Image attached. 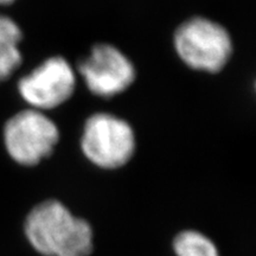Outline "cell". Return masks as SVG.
Returning <instances> with one entry per match:
<instances>
[{
  "label": "cell",
  "instance_id": "obj_9",
  "mask_svg": "<svg viewBox=\"0 0 256 256\" xmlns=\"http://www.w3.org/2000/svg\"><path fill=\"white\" fill-rule=\"evenodd\" d=\"M14 0H0V5H8V4H12Z\"/></svg>",
  "mask_w": 256,
  "mask_h": 256
},
{
  "label": "cell",
  "instance_id": "obj_1",
  "mask_svg": "<svg viewBox=\"0 0 256 256\" xmlns=\"http://www.w3.org/2000/svg\"><path fill=\"white\" fill-rule=\"evenodd\" d=\"M28 243L43 256H88L94 248V232L56 200L42 202L25 220Z\"/></svg>",
  "mask_w": 256,
  "mask_h": 256
},
{
  "label": "cell",
  "instance_id": "obj_2",
  "mask_svg": "<svg viewBox=\"0 0 256 256\" xmlns=\"http://www.w3.org/2000/svg\"><path fill=\"white\" fill-rule=\"evenodd\" d=\"M174 46L190 68L209 72H220L232 51L226 28L206 18H192L182 24L176 31Z\"/></svg>",
  "mask_w": 256,
  "mask_h": 256
},
{
  "label": "cell",
  "instance_id": "obj_4",
  "mask_svg": "<svg viewBox=\"0 0 256 256\" xmlns=\"http://www.w3.org/2000/svg\"><path fill=\"white\" fill-rule=\"evenodd\" d=\"M58 138L56 124L36 110L19 112L4 127L6 151L16 162L24 166L37 165L48 158Z\"/></svg>",
  "mask_w": 256,
  "mask_h": 256
},
{
  "label": "cell",
  "instance_id": "obj_6",
  "mask_svg": "<svg viewBox=\"0 0 256 256\" xmlns=\"http://www.w3.org/2000/svg\"><path fill=\"white\" fill-rule=\"evenodd\" d=\"M78 72L92 94L110 98L126 90L136 78L132 62L115 46L98 44L78 63Z\"/></svg>",
  "mask_w": 256,
  "mask_h": 256
},
{
  "label": "cell",
  "instance_id": "obj_7",
  "mask_svg": "<svg viewBox=\"0 0 256 256\" xmlns=\"http://www.w3.org/2000/svg\"><path fill=\"white\" fill-rule=\"evenodd\" d=\"M23 34L12 18L0 14V83L6 81L22 64L20 43Z\"/></svg>",
  "mask_w": 256,
  "mask_h": 256
},
{
  "label": "cell",
  "instance_id": "obj_3",
  "mask_svg": "<svg viewBox=\"0 0 256 256\" xmlns=\"http://www.w3.org/2000/svg\"><path fill=\"white\" fill-rule=\"evenodd\" d=\"M81 147L84 156L98 168H119L133 156L136 138L126 121L100 113L86 122Z\"/></svg>",
  "mask_w": 256,
  "mask_h": 256
},
{
  "label": "cell",
  "instance_id": "obj_8",
  "mask_svg": "<svg viewBox=\"0 0 256 256\" xmlns=\"http://www.w3.org/2000/svg\"><path fill=\"white\" fill-rule=\"evenodd\" d=\"M177 256H220L216 244L197 230H184L174 240Z\"/></svg>",
  "mask_w": 256,
  "mask_h": 256
},
{
  "label": "cell",
  "instance_id": "obj_5",
  "mask_svg": "<svg viewBox=\"0 0 256 256\" xmlns=\"http://www.w3.org/2000/svg\"><path fill=\"white\" fill-rule=\"evenodd\" d=\"M22 98L36 110H52L75 90V74L62 57H51L18 83Z\"/></svg>",
  "mask_w": 256,
  "mask_h": 256
}]
</instances>
